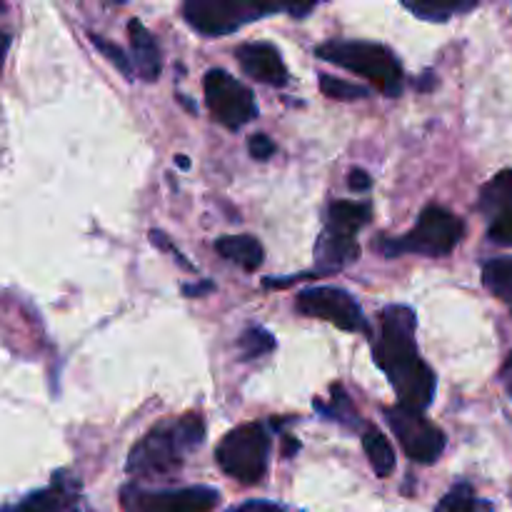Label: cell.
Segmentation results:
<instances>
[{"label":"cell","instance_id":"1","mask_svg":"<svg viewBox=\"0 0 512 512\" xmlns=\"http://www.w3.org/2000/svg\"><path fill=\"white\" fill-rule=\"evenodd\" d=\"M418 320L408 305H388L380 315V340L373 355L398 393V408L423 413L435 398V373L415 345Z\"/></svg>","mask_w":512,"mask_h":512},{"label":"cell","instance_id":"2","mask_svg":"<svg viewBox=\"0 0 512 512\" xmlns=\"http://www.w3.org/2000/svg\"><path fill=\"white\" fill-rule=\"evenodd\" d=\"M205 423L200 415L165 420L150 430L128 455V473L135 478H168L183 468L185 458L203 445Z\"/></svg>","mask_w":512,"mask_h":512},{"label":"cell","instance_id":"3","mask_svg":"<svg viewBox=\"0 0 512 512\" xmlns=\"http://www.w3.org/2000/svg\"><path fill=\"white\" fill-rule=\"evenodd\" d=\"M315 53L328 63L363 75L388 98H398L403 93V68L385 45L365 43V40H330Z\"/></svg>","mask_w":512,"mask_h":512},{"label":"cell","instance_id":"4","mask_svg":"<svg viewBox=\"0 0 512 512\" xmlns=\"http://www.w3.org/2000/svg\"><path fill=\"white\" fill-rule=\"evenodd\" d=\"M270 435L263 425L248 423L230 430L215 450L220 470L243 485L260 483L268 470Z\"/></svg>","mask_w":512,"mask_h":512},{"label":"cell","instance_id":"5","mask_svg":"<svg viewBox=\"0 0 512 512\" xmlns=\"http://www.w3.org/2000/svg\"><path fill=\"white\" fill-rule=\"evenodd\" d=\"M465 225L463 220L455 213H450L448 208H440V205H428V208L420 213L418 223L410 230L408 235L398 240H390L383 245L385 255H403V253H415V255H428V258H440V255L453 253L455 245L463 240Z\"/></svg>","mask_w":512,"mask_h":512},{"label":"cell","instance_id":"6","mask_svg":"<svg viewBox=\"0 0 512 512\" xmlns=\"http://www.w3.org/2000/svg\"><path fill=\"white\" fill-rule=\"evenodd\" d=\"M203 88L210 113H213L225 128L238 130L258 115L253 90L245 83H240V80H235L228 70H208L203 80Z\"/></svg>","mask_w":512,"mask_h":512},{"label":"cell","instance_id":"7","mask_svg":"<svg viewBox=\"0 0 512 512\" xmlns=\"http://www.w3.org/2000/svg\"><path fill=\"white\" fill-rule=\"evenodd\" d=\"M278 8H260L243 0H188L183 5V15L193 30L203 35H228L243 28L260 15L275 13Z\"/></svg>","mask_w":512,"mask_h":512},{"label":"cell","instance_id":"8","mask_svg":"<svg viewBox=\"0 0 512 512\" xmlns=\"http://www.w3.org/2000/svg\"><path fill=\"white\" fill-rule=\"evenodd\" d=\"M220 495L213 488H178V490H143L128 485L120 493L125 512H210Z\"/></svg>","mask_w":512,"mask_h":512},{"label":"cell","instance_id":"9","mask_svg":"<svg viewBox=\"0 0 512 512\" xmlns=\"http://www.w3.org/2000/svg\"><path fill=\"white\" fill-rule=\"evenodd\" d=\"M298 313L320 318L345 333H368V320L363 308L350 293L340 288H308L295 300Z\"/></svg>","mask_w":512,"mask_h":512},{"label":"cell","instance_id":"10","mask_svg":"<svg viewBox=\"0 0 512 512\" xmlns=\"http://www.w3.org/2000/svg\"><path fill=\"white\" fill-rule=\"evenodd\" d=\"M390 428L395 438L400 440L403 450L415 463L430 465L443 455L445 450V433L435 423H430L423 413H410L403 408L385 410Z\"/></svg>","mask_w":512,"mask_h":512},{"label":"cell","instance_id":"11","mask_svg":"<svg viewBox=\"0 0 512 512\" xmlns=\"http://www.w3.org/2000/svg\"><path fill=\"white\" fill-rule=\"evenodd\" d=\"M480 210L490 218L488 238L498 245H512V170H503L485 185Z\"/></svg>","mask_w":512,"mask_h":512},{"label":"cell","instance_id":"12","mask_svg":"<svg viewBox=\"0 0 512 512\" xmlns=\"http://www.w3.org/2000/svg\"><path fill=\"white\" fill-rule=\"evenodd\" d=\"M235 58H238L240 68L250 75V78L260 80V83H268L280 88V85L288 83V68H285L283 58L275 50V45L270 43H248L240 45L235 50Z\"/></svg>","mask_w":512,"mask_h":512},{"label":"cell","instance_id":"13","mask_svg":"<svg viewBox=\"0 0 512 512\" xmlns=\"http://www.w3.org/2000/svg\"><path fill=\"white\" fill-rule=\"evenodd\" d=\"M128 35H130V50H133V70L143 80L153 83V80L160 78V70H163L158 43H155L150 30L145 28L138 18H133L128 23Z\"/></svg>","mask_w":512,"mask_h":512},{"label":"cell","instance_id":"14","mask_svg":"<svg viewBox=\"0 0 512 512\" xmlns=\"http://www.w3.org/2000/svg\"><path fill=\"white\" fill-rule=\"evenodd\" d=\"M360 248L358 240L348 238V235H338L333 230H325L323 238L318 243V263L323 265V273H333L343 265L358 260Z\"/></svg>","mask_w":512,"mask_h":512},{"label":"cell","instance_id":"15","mask_svg":"<svg viewBox=\"0 0 512 512\" xmlns=\"http://www.w3.org/2000/svg\"><path fill=\"white\" fill-rule=\"evenodd\" d=\"M373 208L368 203H353V200H335L328 210V228L338 235L355 238L363 225L370 223Z\"/></svg>","mask_w":512,"mask_h":512},{"label":"cell","instance_id":"16","mask_svg":"<svg viewBox=\"0 0 512 512\" xmlns=\"http://www.w3.org/2000/svg\"><path fill=\"white\" fill-rule=\"evenodd\" d=\"M215 250L230 263L240 265L245 270H255L263 263V245L253 235H228L215 243Z\"/></svg>","mask_w":512,"mask_h":512},{"label":"cell","instance_id":"17","mask_svg":"<svg viewBox=\"0 0 512 512\" xmlns=\"http://www.w3.org/2000/svg\"><path fill=\"white\" fill-rule=\"evenodd\" d=\"M363 450H365V455H368L370 465H373L375 475H380V478H388V475H393L395 450H393V445H390V440L385 438L380 430H375V428L365 430Z\"/></svg>","mask_w":512,"mask_h":512},{"label":"cell","instance_id":"18","mask_svg":"<svg viewBox=\"0 0 512 512\" xmlns=\"http://www.w3.org/2000/svg\"><path fill=\"white\" fill-rule=\"evenodd\" d=\"M483 283L495 298L512 308V258H498L485 263Z\"/></svg>","mask_w":512,"mask_h":512},{"label":"cell","instance_id":"19","mask_svg":"<svg viewBox=\"0 0 512 512\" xmlns=\"http://www.w3.org/2000/svg\"><path fill=\"white\" fill-rule=\"evenodd\" d=\"M435 512H493V505L480 500L468 483H458L440 500Z\"/></svg>","mask_w":512,"mask_h":512},{"label":"cell","instance_id":"20","mask_svg":"<svg viewBox=\"0 0 512 512\" xmlns=\"http://www.w3.org/2000/svg\"><path fill=\"white\" fill-rule=\"evenodd\" d=\"M65 505H68V495H65V490L60 485H53L50 490H40V493L28 495L23 503L3 512H63Z\"/></svg>","mask_w":512,"mask_h":512},{"label":"cell","instance_id":"21","mask_svg":"<svg viewBox=\"0 0 512 512\" xmlns=\"http://www.w3.org/2000/svg\"><path fill=\"white\" fill-rule=\"evenodd\" d=\"M405 8L410 13H415L423 20H433V23H445V20L453 18L455 13H463V10L473 8V3H405Z\"/></svg>","mask_w":512,"mask_h":512},{"label":"cell","instance_id":"22","mask_svg":"<svg viewBox=\"0 0 512 512\" xmlns=\"http://www.w3.org/2000/svg\"><path fill=\"white\" fill-rule=\"evenodd\" d=\"M275 348V338L263 328H250L240 335V350H243L245 360L260 358V355L270 353Z\"/></svg>","mask_w":512,"mask_h":512},{"label":"cell","instance_id":"23","mask_svg":"<svg viewBox=\"0 0 512 512\" xmlns=\"http://www.w3.org/2000/svg\"><path fill=\"white\" fill-rule=\"evenodd\" d=\"M320 93L328 95L333 100H355L365 98L368 88H360V85L348 83V80L330 78V75H320Z\"/></svg>","mask_w":512,"mask_h":512},{"label":"cell","instance_id":"24","mask_svg":"<svg viewBox=\"0 0 512 512\" xmlns=\"http://www.w3.org/2000/svg\"><path fill=\"white\" fill-rule=\"evenodd\" d=\"M90 40H93V45L95 48L100 50V53L105 55V58L110 60V63L115 65V68L120 70V73L123 75H133V65H130V60H128V55L123 53V48H118V45L113 43V40H105L103 35H95V33H90Z\"/></svg>","mask_w":512,"mask_h":512},{"label":"cell","instance_id":"25","mask_svg":"<svg viewBox=\"0 0 512 512\" xmlns=\"http://www.w3.org/2000/svg\"><path fill=\"white\" fill-rule=\"evenodd\" d=\"M250 155H253L255 160H268L270 155L275 153V143L273 140L268 138V135H253V138H250Z\"/></svg>","mask_w":512,"mask_h":512},{"label":"cell","instance_id":"26","mask_svg":"<svg viewBox=\"0 0 512 512\" xmlns=\"http://www.w3.org/2000/svg\"><path fill=\"white\" fill-rule=\"evenodd\" d=\"M370 175L365 173V170H360V168H355L353 173H350V188L353 190H358V193H365V190H370Z\"/></svg>","mask_w":512,"mask_h":512},{"label":"cell","instance_id":"27","mask_svg":"<svg viewBox=\"0 0 512 512\" xmlns=\"http://www.w3.org/2000/svg\"><path fill=\"white\" fill-rule=\"evenodd\" d=\"M235 512H285V510L280 508V505H275V503H265V500H255V503L240 505V508L235 510Z\"/></svg>","mask_w":512,"mask_h":512},{"label":"cell","instance_id":"28","mask_svg":"<svg viewBox=\"0 0 512 512\" xmlns=\"http://www.w3.org/2000/svg\"><path fill=\"white\" fill-rule=\"evenodd\" d=\"M210 290H213V283H210V280H205V283H200V285H185L183 293L185 295H195V298H198V295L210 293Z\"/></svg>","mask_w":512,"mask_h":512},{"label":"cell","instance_id":"29","mask_svg":"<svg viewBox=\"0 0 512 512\" xmlns=\"http://www.w3.org/2000/svg\"><path fill=\"white\" fill-rule=\"evenodd\" d=\"M8 48H10V33L0 30V68H3V60L5 55H8Z\"/></svg>","mask_w":512,"mask_h":512},{"label":"cell","instance_id":"30","mask_svg":"<svg viewBox=\"0 0 512 512\" xmlns=\"http://www.w3.org/2000/svg\"><path fill=\"white\" fill-rule=\"evenodd\" d=\"M503 383H505V388H508V393L512 398V355H510L508 363H505V368H503Z\"/></svg>","mask_w":512,"mask_h":512},{"label":"cell","instance_id":"31","mask_svg":"<svg viewBox=\"0 0 512 512\" xmlns=\"http://www.w3.org/2000/svg\"><path fill=\"white\" fill-rule=\"evenodd\" d=\"M175 160H178V163L183 165V168H188V158H185V155H178V158H175Z\"/></svg>","mask_w":512,"mask_h":512}]
</instances>
